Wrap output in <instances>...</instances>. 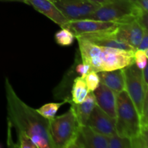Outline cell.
<instances>
[{"label": "cell", "mask_w": 148, "mask_h": 148, "mask_svg": "<svg viewBox=\"0 0 148 148\" xmlns=\"http://www.w3.org/2000/svg\"><path fill=\"white\" fill-rule=\"evenodd\" d=\"M88 1H91L92 3H95V4H98V5H101V4H104L105 2H106L108 0H88Z\"/></svg>", "instance_id": "obj_28"}, {"label": "cell", "mask_w": 148, "mask_h": 148, "mask_svg": "<svg viewBox=\"0 0 148 148\" xmlns=\"http://www.w3.org/2000/svg\"><path fill=\"white\" fill-rule=\"evenodd\" d=\"M75 38V35L70 30L64 27H62V30L55 34V40L57 44L62 46H70L73 43Z\"/></svg>", "instance_id": "obj_19"}, {"label": "cell", "mask_w": 148, "mask_h": 148, "mask_svg": "<svg viewBox=\"0 0 148 148\" xmlns=\"http://www.w3.org/2000/svg\"><path fill=\"white\" fill-rule=\"evenodd\" d=\"M86 125L106 137H111L116 134V119L108 115L96 104L87 121Z\"/></svg>", "instance_id": "obj_10"}, {"label": "cell", "mask_w": 148, "mask_h": 148, "mask_svg": "<svg viewBox=\"0 0 148 148\" xmlns=\"http://www.w3.org/2000/svg\"><path fill=\"white\" fill-rule=\"evenodd\" d=\"M76 72L78 74L80 75L81 77H85V75L88 73L89 72H90V66L88 65L82 63L79 64L76 67Z\"/></svg>", "instance_id": "obj_25"}, {"label": "cell", "mask_w": 148, "mask_h": 148, "mask_svg": "<svg viewBox=\"0 0 148 148\" xmlns=\"http://www.w3.org/2000/svg\"><path fill=\"white\" fill-rule=\"evenodd\" d=\"M114 30H108V31L99 32V33H87L82 34L80 36H77L82 38L85 39L88 41L99 46H104V47L116 48V49H124L127 51H135L132 47L128 45L119 41L114 35ZM77 37V36H76Z\"/></svg>", "instance_id": "obj_12"}, {"label": "cell", "mask_w": 148, "mask_h": 148, "mask_svg": "<svg viewBox=\"0 0 148 148\" xmlns=\"http://www.w3.org/2000/svg\"><path fill=\"white\" fill-rule=\"evenodd\" d=\"M143 12L130 0H108L86 19L122 24L137 20Z\"/></svg>", "instance_id": "obj_4"}, {"label": "cell", "mask_w": 148, "mask_h": 148, "mask_svg": "<svg viewBox=\"0 0 148 148\" xmlns=\"http://www.w3.org/2000/svg\"><path fill=\"white\" fill-rule=\"evenodd\" d=\"M137 49L148 52V30H145Z\"/></svg>", "instance_id": "obj_24"}, {"label": "cell", "mask_w": 148, "mask_h": 148, "mask_svg": "<svg viewBox=\"0 0 148 148\" xmlns=\"http://www.w3.org/2000/svg\"><path fill=\"white\" fill-rule=\"evenodd\" d=\"M147 56L148 52L145 51L137 49V50L134 51V64L137 65V67L140 68V69H143V68L147 65Z\"/></svg>", "instance_id": "obj_22"}, {"label": "cell", "mask_w": 148, "mask_h": 148, "mask_svg": "<svg viewBox=\"0 0 148 148\" xmlns=\"http://www.w3.org/2000/svg\"><path fill=\"white\" fill-rule=\"evenodd\" d=\"M66 102L67 101H64L62 103H50L45 104L38 109L36 110L40 116L50 120L56 116L59 108Z\"/></svg>", "instance_id": "obj_18"}, {"label": "cell", "mask_w": 148, "mask_h": 148, "mask_svg": "<svg viewBox=\"0 0 148 148\" xmlns=\"http://www.w3.org/2000/svg\"><path fill=\"white\" fill-rule=\"evenodd\" d=\"M89 90L88 89L85 79L82 77H78L75 79L72 89V100L74 103L82 102L88 95Z\"/></svg>", "instance_id": "obj_17"}, {"label": "cell", "mask_w": 148, "mask_h": 148, "mask_svg": "<svg viewBox=\"0 0 148 148\" xmlns=\"http://www.w3.org/2000/svg\"><path fill=\"white\" fill-rule=\"evenodd\" d=\"M1 1H18L26 4V0H0Z\"/></svg>", "instance_id": "obj_29"}, {"label": "cell", "mask_w": 148, "mask_h": 148, "mask_svg": "<svg viewBox=\"0 0 148 148\" xmlns=\"http://www.w3.org/2000/svg\"><path fill=\"white\" fill-rule=\"evenodd\" d=\"M97 73L99 77L100 82L109 88L116 93L125 90L123 69L111 71H101Z\"/></svg>", "instance_id": "obj_15"}, {"label": "cell", "mask_w": 148, "mask_h": 148, "mask_svg": "<svg viewBox=\"0 0 148 148\" xmlns=\"http://www.w3.org/2000/svg\"><path fill=\"white\" fill-rule=\"evenodd\" d=\"M116 132L119 136L130 139L141 133L140 116L125 90L116 95Z\"/></svg>", "instance_id": "obj_3"}, {"label": "cell", "mask_w": 148, "mask_h": 148, "mask_svg": "<svg viewBox=\"0 0 148 148\" xmlns=\"http://www.w3.org/2000/svg\"><path fill=\"white\" fill-rule=\"evenodd\" d=\"M142 75H143V79L144 85L145 86H148V77H147V65H146L143 69H142Z\"/></svg>", "instance_id": "obj_27"}, {"label": "cell", "mask_w": 148, "mask_h": 148, "mask_svg": "<svg viewBox=\"0 0 148 148\" xmlns=\"http://www.w3.org/2000/svg\"><path fill=\"white\" fill-rule=\"evenodd\" d=\"M26 4L31 5L36 11L44 14L61 27L69 22L54 3L49 0H26Z\"/></svg>", "instance_id": "obj_14"}, {"label": "cell", "mask_w": 148, "mask_h": 148, "mask_svg": "<svg viewBox=\"0 0 148 148\" xmlns=\"http://www.w3.org/2000/svg\"><path fill=\"white\" fill-rule=\"evenodd\" d=\"M49 1H52V2H53V3H55V2H56V1H57V0H49Z\"/></svg>", "instance_id": "obj_30"}, {"label": "cell", "mask_w": 148, "mask_h": 148, "mask_svg": "<svg viewBox=\"0 0 148 148\" xmlns=\"http://www.w3.org/2000/svg\"><path fill=\"white\" fill-rule=\"evenodd\" d=\"M66 101L71 104V106L73 108L79 125H86L87 121L96 104L93 92H88L85 99L79 103H74L69 99Z\"/></svg>", "instance_id": "obj_16"}, {"label": "cell", "mask_w": 148, "mask_h": 148, "mask_svg": "<svg viewBox=\"0 0 148 148\" xmlns=\"http://www.w3.org/2000/svg\"><path fill=\"white\" fill-rule=\"evenodd\" d=\"M125 84V91L134 103L139 115L143 113L145 97L148 90V86L144 85L142 75V69L135 64L123 68Z\"/></svg>", "instance_id": "obj_6"}, {"label": "cell", "mask_w": 148, "mask_h": 148, "mask_svg": "<svg viewBox=\"0 0 148 148\" xmlns=\"http://www.w3.org/2000/svg\"><path fill=\"white\" fill-rule=\"evenodd\" d=\"M108 148H132L131 140L116 134L108 137Z\"/></svg>", "instance_id": "obj_20"}, {"label": "cell", "mask_w": 148, "mask_h": 148, "mask_svg": "<svg viewBox=\"0 0 148 148\" xmlns=\"http://www.w3.org/2000/svg\"><path fill=\"white\" fill-rule=\"evenodd\" d=\"M79 43L82 63L95 72L123 69L134 63L132 51L99 46L80 37H75Z\"/></svg>", "instance_id": "obj_2"}, {"label": "cell", "mask_w": 148, "mask_h": 148, "mask_svg": "<svg viewBox=\"0 0 148 148\" xmlns=\"http://www.w3.org/2000/svg\"><path fill=\"white\" fill-rule=\"evenodd\" d=\"M54 4L69 21L88 18L101 6L88 0H57Z\"/></svg>", "instance_id": "obj_7"}, {"label": "cell", "mask_w": 148, "mask_h": 148, "mask_svg": "<svg viewBox=\"0 0 148 148\" xmlns=\"http://www.w3.org/2000/svg\"><path fill=\"white\" fill-rule=\"evenodd\" d=\"M131 140L132 148H147V132H141Z\"/></svg>", "instance_id": "obj_23"}, {"label": "cell", "mask_w": 148, "mask_h": 148, "mask_svg": "<svg viewBox=\"0 0 148 148\" xmlns=\"http://www.w3.org/2000/svg\"><path fill=\"white\" fill-rule=\"evenodd\" d=\"M119 24L112 22L102 21L93 19H81L70 20L62 27L70 30L75 36L87 33H99L115 29Z\"/></svg>", "instance_id": "obj_8"}, {"label": "cell", "mask_w": 148, "mask_h": 148, "mask_svg": "<svg viewBox=\"0 0 148 148\" xmlns=\"http://www.w3.org/2000/svg\"><path fill=\"white\" fill-rule=\"evenodd\" d=\"M80 125L73 108L49 120V131L54 148H72Z\"/></svg>", "instance_id": "obj_5"}, {"label": "cell", "mask_w": 148, "mask_h": 148, "mask_svg": "<svg viewBox=\"0 0 148 148\" xmlns=\"http://www.w3.org/2000/svg\"><path fill=\"white\" fill-rule=\"evenodd\" d=\"M96 105L112 118L116 119L115 92L100 82L98 88L93 91Z\"/></svg>", "instance_id": "obj_13"}, {"label": "cell", "mask_w": 148, "mask_h": 148, "mask_svg": "<svg viewBox=\"0 0 148 148\" xmlns=\"http://www.w3.org/2000/svg\"><path fill=\"white\" fill-rule=\"evenodd\" d=\"M145 30L140 25L137 20L129 23L119 24L114 30L117 40L128 45L136 51L138 48Z\"/></svg>", "instance_id": "obj_9"}, {"label": "cell", "mask_w": 148, "mask_h": 148, "mask_svg": "<svg viewBox=\"0 0 148 148\" xmlns=\"http://www.w3.org/2000/svg\"><path fill=\"white\" fill-rule=\"evenodd\" d=\"M134 4L138 6L139 7L144 11L147 12L148 10V0H130Z\"/></svg>", "instance_id": "obj_26"}, {"label": "cell", "mask_w": 148, "mask_h": 148, "mask_svg": "<svg viewBox=\"0 0 148 148\" xmlns=\"http://www.w3.org/2000/svg\"><path fill=\"white\" fill-rule=\"evenodd\" d=\"M108 148V137L96 132L88 125L80 126L72 148Z\"/></svg>", "instance_id": "obj_11"}, {"label": "cell", "mask_w": 148, "mask_h": 148, "mask_svg": "<svg viewBox=\"0 0 148 148\" xmlns=\"http://www.w3.org/2000/svg\"><path fill=\"white\" fill-rule=\"evenodd\" d=\"M5 90L8 122L14 126L17 136L27 134L37 148H54L49 131V120L25 103L17 96L8 79L5 80Z\"/></svg>", "instance_id": "obj_1"}, {"label": "cell", "mask_w": 148, "mask_h": 148, "mask_svg": "<svg viewBox=\"0 0 148 148\" xmlns=\"http://www.w3.org/2000/svg\"><path fill=\"white\" fill-rule=\"evenodd\" d=\"M89 92H93L100 84V79L98 73L94 71L88 72L84 77Z\"/></svg>", "instance_id": "obj_21"}]
</instances>
